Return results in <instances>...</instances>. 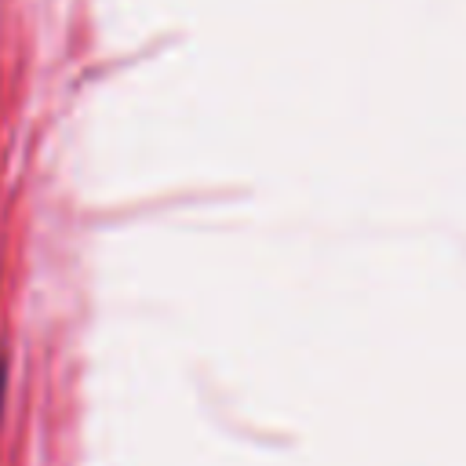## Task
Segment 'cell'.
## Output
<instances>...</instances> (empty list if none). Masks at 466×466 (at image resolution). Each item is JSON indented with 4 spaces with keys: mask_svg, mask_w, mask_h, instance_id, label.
Returning a JSON list of instances; mask_svg holds the SVG:
<instances>
[{
    "mask_svg": "<svg viewBox=\"0 0 466 466\" xmlns=\"http://www.w3.org/2000/svg\"><path fill=\"white\" fill-rule=\"evenodd\" d=\"M7 379H11V364H7V353L0 350V422H4V408H7Z\"/></svg>",
    "mask_w": 466,
    "mask_h": 466,
    "instance_id": "1",
    "label": "cell"
}]
</instances>
